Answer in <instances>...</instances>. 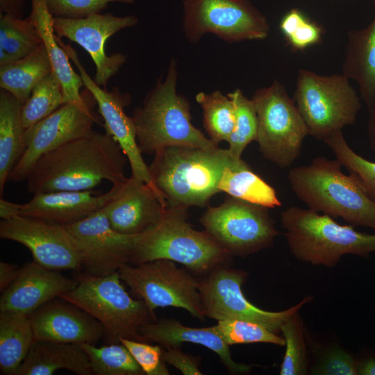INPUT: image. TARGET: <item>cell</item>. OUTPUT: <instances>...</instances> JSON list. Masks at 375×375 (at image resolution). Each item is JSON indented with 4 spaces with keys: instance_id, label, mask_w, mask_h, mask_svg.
Instances as JSON below:
<instances>
[{
    "instance_id": "1",
    "label": "cell",
    "mask_w": 375,
    "mask_h": 375,
    "mask_svg": "<svg viewBox=\"0 0 375 375\" xmlns=\"http://www.w3.org/2000/svg\"><path fill=\"white\" fill-rule=\"evenodd\" d=\"M128 159L108 133L69 141L42 156L27 179L29 193L93 190L103 181L124 182Z\"/></svg>"
},
{
    "instance_id": "2",
    "label": "cell",
    "mask_w": 375,
    "mask_h": 375,
    "mask_svg": "<svg viewBox=\"0 0 375 375\" xmlns=\"http://www.w3.org/2000/svg\"><path fill=\"white\" fill-rule=\"evenodd\" d=\"M149 166L152 183L167 207H203L215 194L226 167L249 166L228 149L167 147L157 150Z\"/></svg>"
},
{
    "instance_id": "3",
    "label": "cell",
    "mask_w": 375,
    "mask_h": 375,
    "mask_svg": "<svg viewBox=\"0 0 375 375\" xmlns=\"http://www.w3.org/2000/svg\"><path fill=\"white\" fill-rule=\"evenodd\" d=\"M342 167L337 159L319 156L308 165L291 168L288 178L294 194L308 208L375 231V202Z\"/></svg>"
},
{
    "instance_id": "4",
    "label": "cell",
    "mask_w": 375,
    "mask_h": 375,
    "mask_svg": "<svg viewBox=\"0 0 375 375\" xmlns=\"http://www.w3.org/2000/svg\"><path fill=\"white\" fill-rule=\"evenodd\" d=\"M177 62L172 58L165 80L160 77L133 114L142 153L167 147L210 149L218 145L191 122L188 99L176 92Z\"/></svg>"
},
{
    "instance_id": "5",
    "label": "cell",
    "mask_w": 375,
    "mask_h": 375,
    "mask_svg": "<svg viewBox=\"0 0 375 375\" xmlns=\"http://www.w3.org/2000/svg\"><path fill=\"white\" fill-rule=\"evenodd\" d=\"M187 217L188 208L167 207L157 225L133 236L130 264L165 259L203 273L225 262L231 255L208 233L194 230Z\"/></svg>"
},
{
    "instance_id": "6",
    "label": "cell",
    "mask_w": 375,
    "mask_h": 375,
    "mask_svg": "<svg viewBox=\"0 0 375 375\" xmlns=\"http://www.w3.org/2000/svg\"><path fill=\"white\" fill-rule=\"evenodd\" d=\"M281 223L291 253L301 262L333 267L345 254L375 252V234L340 225L310 208L290 206L281 212Z\"/></svg>"
},
{
    "instance_id": "7",
    "label": "cell",
    "mask_w": 375,
    "mask_h": 375,
    "mask_svg": "<svg viewBox=\"0 0 375 375\" xmlns=\"http://www.w3.org/2000/svg\"><path fill=\"white\" fill-rule=\"evenodd\" d=\"M77 285L59 298L85 310L103 326L109 344L122 338L144 342L140 328L156 321L144 302L132 298L122 284L119 272L106 276L81 273Z\"/></svg>"
},
{
    "instance_id": "8",
    "label": "cell",
    "mask_w": 375,
    "mask_h": 375,
    "mask_svg": "<svg viewBox=\"0 0 375 375\" xmlns=\"http://www.w3.org/2000/svg\"><path fill=\"white\" fill-rule=\"evenodd\" d=\"M349 80L342 74L321 75L299 70L293 99L309 135L323 140L356 122L361 99Z\"/></svg>"
},
{
    "instance_id": "9",
    "label": "cell",
    "mask_w": 375,
    "mask_h": 375,
    "mask_svg": "<svg viewBox=\"0 0 375 375\" xmlns=\"http://www.w3.org/2000/svg\"><path fill=\"white\" fill-rule=\"evenodd\" d=\"M253 100L258 117L256 142L262 156L281 168L292 165L301 154L308 127L297 105L278 80L258 89Z\"/></svg>"
},
{
    "instance_id": "10",
    "label": "cell",
    "mask_w": 375,
    "mask_h": 375,
    "mask_svg": "<svg viewBox=\"0 0 375 375\" xmlns=\"http://www.w3.org/2000/svg\"><path fill=\"white\" fill-rule=\"evenodd\" d=\"M121 280L151 313L157 308L175 307L204 320L200 281L176 262L159 259L139 265L126 264L119 269Z\"/></svg>"
},
{
    "instance_id": "11",
    "label": "cell",
    "mask_w": 375,
    "mask_h": 375,
    "mask_svg": "<svg viewBox=\"0 0 375 375\" xmlns=\"http://www.w3.org/2000/svg\"><path fill=\"white\" fill-rule=\"evenodd\" d=\"M182 28L188 42L213 33L229 43L261 40L269 35L266 17L250 0H183Z\"/></svg>"
},
{
    "instance_id": "12",
    "label": "cell",
    "mask_w": 375,
    "mask_h": 375,
    "mask_svg": "<svg viewBox=\"0 0 375 375\" xmlns=\"http://www.w3.org/2000/svg\"><path fill=\"white\" fill-rule=\"evenodd\" d=\"M267 208L230 197L208 206L200 223L231 256H245L271 246L278 234Z\"/></svg>"
},
{
    "instance_id": "13",
    "label": "cell",
    "mask_w": 375,
    "mask_h": 375,
    "mask_svg": "<svg viewBox=\"0 0 375 375\" xmlns=\"http://www.w3.org/2000/svg\"><path fill=\"white\" fill-rule=\"evenodd\" d=\"M246 276L242 271L220 265L211 270L208 276L200 281L199 288L205 317L217 321L228 319L249 321L279 334L282 324L312 301V297L308 296L283 311L262 310L247 299L242 291Z\"/></svg>"
},
{
    "instance_id": "14",
    "label": "cell",
    "mask_w": 375,
    "mask_h": 375,
    "mask_svg": "<svg viewBox=\"0 0 375 375\" xmlns=\"http://www.w3.org/2000/svg\"><path fill=\"white\" fill-rule=\"evenodd\" d=\"M92 95L85 105L66 103L51 114L25 129L26 150L8 176V181L26 180L33 167L44 154L73 140L92 133L101 124L93 112Z\"/></svg>"
},
{
    "instance_id": "15",
    "label": "cell",
    "mask_w": 375,
    "mask_h": 375,
    "mask_svg": "<svg viewBox=\"0 0 375 375\" xmlns=\"http://www.w3.org/2000/svg\"><path fill=\"white\" fill-rule=\"evenodd\" d=\"M56 40L78 68L85 88L93 96L98 106V112L104 120L103 126L106 133L117 142L126 156L131 167V176L147 183L156 191L151 181L149 167L144 161L138 144L135 123L124 111V107L131 103L130 94L121 93L117 88L111 91L102 88L85 71L75 49L70 44H65L57 35Z\"/></svg>"
},
{
    "instance_id": "16",
    "label": "cell",
    "mask_w": 375,
    "mask_h": 375,
    "mask_svg": "<svg viewBox=\"0 0 375 375\" xmlns=\"http://www.w3.org/2000/svg\"><path fill=\"white\" fill-rule=\"evenodd\" d=\"M138 22L133 15L94 13L82 18L53 17V28L58 37L77 43L90 54L96 67L94 81L106 88L127 60L122 53L106 55V42L120 30L135 26Z\"/></svg>"
},
{
    "instance_id": "17",
    "label": "cell",
    "mask_w": 375,
    "mask_h": 375,
    "mask_svg": "<svg viewBox=\"0 0 375 375\" xmlns=\"http://www.w3.org/2000/svg\"><path fill=\"white\" fill-rule=\"evenodd\" d=\"M62 226L74 242L86 273L106 276L130 264L134 235L115 231L103 208L79 222Z\"/></svg>"
},
{
    "instance_id": "18",
    "label": "cell",
    "mask_w": 375,
    "mask_h": 375,
    "mask_svg": "<svg viewBox=\"0 0 375 375\" xmlns=\"http://www.w3.org/2000/svg\"><path fill=\"white\" fill-rule=\"evenodd\" d=\"M0 238L26 247L33 260L51 270L81 269L78 251L62 226L19 215L0 222Z\"/></svg>"
},
{
    "instance_id": "19",
    "label": "cell",
    "mask_w": 375,
    "mask_h": 375,
    "mask_svg": "<svg viewBox=\"0 0 375 375\" xmlns=\"http://www.w3.org/2000/svg\"><path fill=\"white\" fill-rule=\"evenodd\" d=\"M115 185L114 196L103 208L115 231L137 235L162 219L167 204L151 186L131 176Z\"/></svg>"
},
{
    "instance_id": "20",
    "label": "cell",
    "mask_w": 375,
    "mask_h": 375,
    "mask_svg": "<svg viewBox=\"0 0 375 375\" xmlns=\"http://www.w3.org/2000/svg\"><path fill=\"white\" fill-rule=\"evenodd\" d=\"M65 302L50 301L29 315L35 340L95 344L104 338V329L96 319Z\"/></svg>"
},
{
    "instance_id": "21",
    "label": "cell",
    "mask_w": 375,
    "mask_h": 375,
    "mask_svg": "<svg viewBox=\"0 0 375 375\" xmlns=\"http://www.w3.org/2000/svg\"><path fill=\"white\" fill-rule=\"evenodd\" d=\"M77 284V278H69L33 260L21 267L16 279L1 292L0 311L31 315L44 304L74 289Z\"/></svg>"
},
{
    "instance_id": "22",
    "label": "cell",
    "mask_w": 375,
    "mask_h": 375,
    "mask_svg": "<svg viewBox=\"0 0 375 375\" xmlns=\"http://www.w3.org/2000/svg\"><path fill=\"white\" fill-rule=\"evenodd\" d=\"M116 188L113 184L103 194L94 190L36 193L29 201L19 204L20 215L59 226L72 224L103 208L114 196Z\"/></svg>"
},
{
    "instance_id": "23",
    "label": "cell",
    "mask_w": 375,
    "mask_h": 375,
    "mask_svg": "<svg viewBox=\"0 0 375 375\" xmlns=\"http://www.w3.org/2000/svg\"><path fill=\"white\" fill-rule=\"evenodd\" d=\"M140 334L144 342H156L164 348L180 347L183 342L204 346L217 354L231 373H247L252 367V365L234 361L229 351V345L215 331L213 326L192 328L175 320L161 319L144 325L140 330Z\"/></svg>"
},
{
    "instance_id": "24",
    "label": "cell",
    "mask_w": 375,
    "mask_h": 375,
    "mask_svg": "<svg viewBox=\"0 0 375 375\" xmlns=\"http://www.w3.org/2000/svg\"><path fill=\"white\" fill-rule=\"evenodd\" d=\"M32 9L29 18L38 30L45 47L52 69L58 76L68 102L85 105L92 97L88 92L81 93L84 86L80 74L71 66L69 58L60 46L53 28V16L50 13L45 0H31Z\"/></svg>"
},
{
    "instance_id": "25",
    "label": "cell",
    "mask_w": 375,
    "mask_h": 375,
    "mask_svg": "<svg viewBox=\"0 0 375 375\" xmlns=\"http://www.w3.org/2000/svg\"><path fill=\"white\" fill-rule=\"evenodd\" d=\"M60 369L78 375L93 374L80 344L34 340L15 375H51Z\"/></svg>"
},
{
    "instance_id": "26",
    "label": "cell",
    "mask_w": 375,
    "mask_h": 375,
    "mask_svg": "<svg viewBox=\"0 0 375 375\" xmlns=\"http://www.w3.org/2000/svg\"><path fill=\"white\" fill-rule=\"evenodd\" d=\"M342 74L357 83L369 110L375 99V16L365 28L348 31Z\"/></svg>"
},
{
    "instance_id": "27",
    "label": "cell",
    "mask_w": 375,
    "mask_h": 375,
    "mask_svg": "<svg viewBox=\"0 0 375 375\" xmlns=\"http://www.w3.org/2000/svg\"><path fill=\"white\" fill-rule=\"evenodd\" d=\"M23 105L9 92L0 90V195L11 171L26 150Z\"/></svg>"
},
{
    "instance_id": "28",
    "label": "cell",
    "mask_w": 375,
    "mask_h": 375,
    "mask_svg": "<svg viewBox=\"0 0 375 375\" xmlns=\"http://www.w3.org/2000/svg\"><path fill=\"white\" fill-rule=\"evenodd\" d=\"M29 315L13 311H0V371L15 375L34 341Z\"/></svg>"
},
{
    "instance_id": "29",
    "label": "cell",
    "mask_w": 375,
    "mask_h": 375,
    "mask_svg": "<svg viewBox=\"0 0 375 375\" xmlns=\"http://www.w3.org/2000/svg\"><path fill=\"white\" fill-rule=\"evenodd\" d=\"M44 44L25 58L0 66V87L12 94L22 105L33 88L52 71Z\"/></svg>"
},
{
    "instance_id": "30",
    "label": "cell",
    "mask_w": 375,
    "mask_h": 375,
    "mask_svg": "<svg viewBox=\"0 0 375 375\" xmlns=\"http://www.w3.org/2000/svg\"><path fill=\"white\" fill-rule=\"evenodd\" d=\"M220 192L267 208L281 206L276 190L253 172L249 166L244 168L226 167L218 183Z\"/></svg>"
},
{
    "instance_id": "31",
    "label": "cell",
    "mask_w": 375,
    "mask_h": 375,
    "mask_svg": "<svg viewBox=\"0 0 375 375\" xmlns=\"http://www.w3.org/2000/svg\"><path fill=\"white\" fill-rule=\"evenodd\" d=\"M42 44L29 17L24 19L1 13L0 66L25 58Z\"/></svg>"
},
{
    "instance_id": "32",
    "label": "cell",
    "mask_w": 375,
    "mask_h": 375,
    "mask_svg": "<svg viewBox=\"0 0 375 375\" xmlns=\"http://www.w3.org/2000/svg\"><path fill=\"white\" fill-rule=\"evenodd\" d=\"M195 100L203 110V124L209 138L218 145L228 141L235 126V108L228 95L215 90L197 93Z\"/></svg>"
},
{
    "instance_id": "33",
    "label": "cell",
    "mask_w": 375,
    "mask_h": 375,
    "mask_svg": "<svg viewBox=\"0 0 375 375\" xmlns=\"http://www.w3.org/2000/svg\"><path fill=\"white\" fill-rule=\"evenodd\" d=\"M93 374L144 375L141 367L128 349L121 342L97 347L90 343H82Z\"/></svg>"
},
{
    "instance_id": "34",
    "label": "cell",
    "mask_w": 375,
    "mask_h": 375,
    "mask_svg": "<svg viewBox=\"0 0 375 375\" xmlns=\"http://www.w3.org/2000/svg\"><path fill=\"white\" fill-rule=\"evenodd\" d=\"M68 103L62 84L54 71L44 77L33 89L22 106V120L26 128L43 119Z\"/></svg>"
},
{
    "instance_id": "35",
    "label": "cell",
    "mask_w": 375,
    "mask_h": 375,
    "mask_svg": "<svg viewBox=\"0 0 375 375\" xmlns=\"http://www.w3.org/2000/svg\"><path fill=\"white\" fill-rule=\"evenodd\" d=\"M342 167L354 176L366 194L375 202V162L356 153L348 144L342 130H338L323 140Z\"/></svg>"
},
{
    "instance_id": "36",
    "label": "cell",
    "mask_w": 375,
    "mask_h": 375,
    "mask_svg": "<svg viewBox=\"0 0 375 375\" xmlns=\"http://www.w3.org/2000/svg\"><path fill=\"white\" fill-rule=\"evenodd\" d=\"M235 108V126L228 140V150L233 156L241 158L242 154L258 133V117L253 100L248 99L239 88L228 93Z\"/></svg>"
},
{
    "instance_id": "37",
    "label": "cell",
    "mask_w": 375,
    "mask_h": 375,
    "mask_svg": "<svg viewBox=\"0 0 375 375\" xmlns=\"http://www.w3.org/2000/svg\"><path fill=\"white\" fill-rule=\"evenodd\" d=\"M285 345V356L281 365V375H303L307 374V350L303 336V327L297 313L289 317L281 326Z\"/></svg>"
},
{
    "instance_id": "38",
    "label": "cell",
    "mask_w": 375,
    "mask_h": 375,
    "mask_svg": "<svg viewBox=\"0 0 375 375\" xmlns=\"http://www.w3.org/2000/svg\"><path fill=\"white\" fill-rule=\"evenodd\" d=\"M215 331L228 345L255 342L285 345L283 337L265 326L249 321L228 319L217 321L213 326Z\"/></svg>"
},
{
    "instance_id": "39",
    "label": "cell",
    "mask_w": 375,
    "mask_h": 375,
    "mask_svg": "<svg viewBox=\"0 0 375 375\" xmlns=\"http://www.w3.org/2000/svg\"><path fill=\"white\" fill-rule=\"evenodd\" d=\"M279 28L294 51H303L322 41L324 29L301 10L292 8L281 19Z\"/></svg>"
},
{
    "instance_id": "40",
    "label": "cell",
    "mask_w": 375,
    "mask_h": 375,
    "mask_svg": "<svg viewBox=\"0 0 375 375\" xmlns=\"http://www.w3.org/2000/svg\"><path fill=\"white\" fill-rule=\"evenodd\" d=\"M54 17L82 18L99 13L110 3H133L135 0H45Z\"/></svg>"
},
{
    "instance_id": "41",
    "label": "cell",
    "mask_w": 375,
    "mask_h": 375,
    "mask_svg": "<svg viewBox=\"0 0 375 375\" xmlns=\"http://www.w3.org/2000/svg\"><path fill=\"white\" fill-rule=\"evenodd\" d=\"M120 342L128 349L145 374H169L162 359V349L160 345L125 338L121 339Z\"/></svg>"
},
{
    "instance_id": "42",
    "label": "cell",
    "mask_w": 375,
    "mask_h": 375,
    "mask_svg": "<svg viewBox=\"0 0 375 375\" xmlns=\"http://www.w3.org/2000/svg\"><path fill=\"white\" fill-rule=\"evenodd\" d=\"M358 362L339 347L329 349L312 369L313 374L356 375Z\"/></svg>"
},
{
    "instance_id": "43",
    "label": "cell",
    "mask_w": 375,
    "mask_h": 375,
    "mask_svg": "<svg viewBox=\"0 0 375 375\" xmlns=\"http://www.w3.org/2000/svg\"><path fill=\"white\" fill-rule=\"evenodd\" d=\"M162 349V359L184 375H201L200 360L198 357L183 352L180 347H172Z\"/></svg>"
},
{
    "instance_id": "44",
    "label": "cell",
    "mask_w": 375,
    "mask_h": 375,
    "mask_svg": "<svg viewBox=\"0 0 375 375\" xmlns=\"http://www.w3.org/2000/svg\"><path fill=\"white\" fill-rule=\"evenodd\" d=\"M20 268L3 261L0 262V290L3 292L16 279Z\"/></svg>"
},
{
    "instance_id": "45",
    "label": "cell",
    "mask_w": 375,
    "mask_h": 375,
    "mask_svg": "<svg viewBox=\"0 0 375 375\" xmlns=\"http://www.w3.org/2000/svg\"><path fill=\"white\" fill-rule=\"evenodd\" d=\"M24 2V0H0L1 13L22 19Z\"/></svg>"
},
{
    "instance_id": "46",
    "label": "cell",
    "mask_w": 375,
    "mask_h": 375,
    "mask_svg": "<svg viewBox=\"0 0 375 375\" xmlns=\"http://www.w3.org/2000/svg\"><path fill=\"white\" fill-rule=\"evenodd\" d=\"M20 215L19 204L0 199V217L3 220L10 219Z\"/></svg>"
},
{
    "instance_id": "47",
    "label": "cell",
    "mask_w": 375,
    "mask_h": 375,
    "mask_svg": "<svg viewBox=\"0 0 375 375\" xmlns=\"http://www.w3.org/2000/svg\"><path fill=\"white\" fill-rule=\"evenodd\" d=\"M368 111L369 117L366 125V132L369 147L375 153V99Z\"/></svg>"
},
{
    "instance_id": "48",
    "label": "cell",
    "mask_w": 375,
    "mask_h": 375,
    "mask_svg": "<svg viewBox=\"0 0 375 375\" xmlns=\"http://www.w3.org/2000/svg\"><path fill=\"white\" fill-rule=\"evenodd\" d=\"M358 374L375 375V360L369 359L358 362Z\"/></svg>"
}]
</instances>
